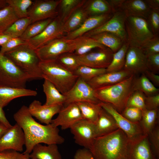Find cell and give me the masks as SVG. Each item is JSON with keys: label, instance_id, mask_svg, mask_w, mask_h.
I'll return each mask as SVG.
<instances>
[{"label": "cell", "instance_id": "6da1fadb", "mask_svg": "<svg viewBox=\"0 0 159 159\" xmlns=\"http://www.w3.org/2000/svg\"><path fill=\"white\" fill-rule=\"evenodd\" d=\"M13 117L24 133L26 150L23 153L29 158L33 148L37 144H61L64 141L57 127L51 124L44 125L38 122L30 113L28 107L25 105L14 113Z\"/></svg>", "mask_w": 159, "mask_h": 159}, {"label": "cell", "instance_id": "7a4b0ae2", "mask_svg": "<svg viewBox=\"0 0 159 159\" xmlns=\"http://www.w3.org/2000/svg\"><path fill=\"white\" fill-rule=\"evenodd\" d=\"M130 141L120 128L96 138L89 150L94 159H126Z\"/></svg>", "mask_w": 159, "mask_h": 159}, {"label": "cell", "instance_id": "3957f363", "mask_svg": "<svg viewBox=\"0 0 159 159\" xmlns=\"http://www.w3.org/2000/svg\"><path fill=\"white\" fill-rule=\"evenodd\" d=\"M135 76L133 74L116 84L94 89L95 97L100 102L110 105L121 114L135 90L134 82Z\"/></svg>", "mask_w": 159, "mask_h": 159}, {"label": "cell", "instance_id": "277c9868", "mask_svg": "<svg viewBox=\"0 0 159 159\" xmlns=\"http://www.w3.org/2000/svg\"><path fill=\"white\" fill-rule=\"evenodd\" d=\"M29 77L30 80L43 79L41 62L36 50L27 43L21 45L4 54Z\"/></svg>", "mask_w": 159, "mask_h": 159}, {"label": "cell", "instance_id": "5b68a950", "mask_svg": "<svg viewBox=\"0 0 159 159\" xmlns=\"http://www.w3.org/2000/svg\"><path fill=\"white\" fill-rule=\"evenodd\" d=\"M39 66L43 79L51 82L64 95L71 89L78 78L57 60L41 61Z\"/></svg>", "mask_w": 159, "mask_h": 159}, {"label": "cell", "instance_id": "8992f818", "mask_svg": "<svg viewBox=\"0 0 159 159\" xmlns=\"http://www.w3.org/2000/svg\"><path fill=\"white\" fill-rule=\"evenodd\" d=\"M126 42L129 46L140 48L154 36L143 18L127 16L125 22Z\"/></svg>", "mask_w": 159, "mask_h": 159}, {"label": "cell", "instance_id": "52a82bcc", "mask_svg": "<svg viewBox=\"0 0 159 159\" xmlns=\"http://www.w3.org/2000/svg\"><path fill=\"white\" fill-rule=\"evenodd\" d=\"M29 76L7 57L0 53V85L26 88Z\"/></svg>", "mask_w": 159, "mask_h": 159}, {"label": "cell", "instance_id": "ba28073f", "mask_svg": "<svg viewBox=\"0 0 159 159\" xmlns=\"http://www.w3.org/2000/svg\"><path fill=\"white\" fill-rule=\"evenodd\" d=\"M75 48L73 39L66 38L64 36L56 39L36 50L41 61L57 60L62 54L73 53Z\"/></svg>", "mask_w": 159, "mask_h": 159}, {"label": "cell", "instance_id": "9c48e42d", "mask_svg": "<svg viewBox=\"0 0 159 159\" xmlns=\"http://www.w3.org/2000/svg\"><path fill=\"white\" fill-rule=\"evenodd\" d=\"M64 95V106L73 103L88 102L96 104L101 102L95 97L94 89L87 82L78 78L72 87Z\"/></svg>", "mask_w": 159, "mask_h": 159}, {"label": "cell", "instance_id": "30bf717a", "mask_svg": "<svg viewBox=\"0 0 159 159\" xmlns=\"http://www.w3.org/2000/svg\"><path fill=\"white\" fill-rule=\"evenodd\" d=\"M63 23L58 16L53 19L40 34L27 41L29 46L36 50L51 41L65 35Z\"/></svg>", "mask_w": 159, "mask_h": 159}, {"label": "cell", "instance_id": "8fae6325", "mask_svg": "<svg viewBox=\"0 0 159 159\" xmlns=\"http://www.w3.org/2000/svg\"><path fill=\"white\" fill-rule=\"evenodd\" d=\"M59 2L60 0H37L33 1L28 11V17L32 23L57 17Z\"/></svg>", "mask_w": 159, "mask_h": 159}, {"label": "cell", "instance_id": "7c38bea8", "mask_svg": "<svg viewBox=\"0 0 159 159\" xmlns=\"http://www.w3.org/2000/svg\"><path fill=\"white\" fill-rule=\"evenodd\" d=\"M100 104L113 117L119 128L124 132L130 141L135 140L145 135L140 123H133L128 120L109 104L101 102Z\"/></svg>", "mask_w": 159, "mask_h": 159}, {"label": "cell", "instance_id": "4fadbf2b", "mask_svg": "<svg viewBox=\"0 0 159 159\" xmlns=\"http://www.w3.org/2000/svg\"><path fill=\"white\" fill-rule=\"evenodd\" d=\"M70 129L75 143L90 150L96 138L95 124L82 119L74 124Z\"/></svg>", "mask_w": 159, "mask_h": 159}, {"label": "cell", "instance_id": "5bb4252c", "mask_svg": "<svg viewBox=\"0 0 159 159\" xmlns=\"http://www.w3.org/2000/svg\"><path fill=\"white\" fill-rule=\"evenodd\" d=\"M127 17L123 11H118L114 13L112 17L103 24L83 35L90 37L101 32H109L118 36L126 42L125 22Z\"/></svg>", "mask_w": 159, "mask_h": 159}, {"label": "cell", "instance_id": "9a60e30c", "mask_svg": "<svg viewBox=\"0 0 159 159\" xmlns=\"http://www.w3.org/2000/svg\"><path fill=\"white\" fill-rule=\"evenodd\" d=\"M113 52L107 47L96 52L77 56L80 65L97 69H106L112 61Z\"/></svg>", "mask_w": 159, "mask_h": 159}, {"label": "cell", "instance_id": "2e32d148", "mask_svg": "<svg viewBox=\"0 0 159 159\" xmlns=\"http://www.w3.org/2000/svg\"><path fill=\"white\" fill-rule=\"evenodd\" d=\"M25 139L23 131L16 123L9 128L0 138V152L13 150L19 152L23 150Z\"/></svg>", "mask_w": 159, "mask_h": 159}, {"label": "cell", "instance_id": "e0dca14e", "mask_svg": "<svg viewBox=\"0 0 159 159\" xmlns=\"http://www.w3.org/2000/svg\"><path fill=\"white\" fill-rule=\"evenodd\" d=\"M80 110L76 103L64 106L57 117L52 120L51 124L54 127L60 126L62 130L69 128L75 123L82 119Z\"/></svg>", "mask_w": 159, "mask_h": 159}, {"label": "cell", "instance_id": "ac0fdd59", "mask_svg": "<svg viewBox=\"0 0 159 159\" xmlns=\"http://www.w3.org/2000/svg\"><path fill=\"white\" fill-rule=\"evenodd\" d=\"M123 69L135 75L144 73L148 70L146 56L140 48L129 46L126 52Z\"/></svg>", "mask_w": 159, "mask_h": 159}, {"label": "cell", "instance_id": "d6986e66", "mask_svg": "<svg viewBox=\"0 0 159 159\" xmlns=\"http://www.w3.org/2000/svg\"><path fill=\"white\" fill-rule=\"evenodd\" d=\"M64 106L63 105H42L39 100H34L30 104L28 109L32 117L41 123L48 125L51 123L53 116L58 113Z\"/></svg>", "mask_w": 159, "mask_h": 159}, {"label": "cell", "instance_id": "ffe728a7", "mask_svg": "<svg viewBox=\"0 0 159 159\" xmlns=\"http://www.w3.org/2000/svg\"><path fill=\"white\" fill-rule=\"evenodd\" d=\"M126 159H156L151 150L148 135L130 141Z\"/></svg>", "mask_w": 159, "mask_h": 159}, {"label": "cell", "instance_id": "44dd1931", "mask_svg": "<svg viewBox=\"0 0 159 159\" xmlns=\"http://www.w3.org/2000/svg\"><path fill=\"white\" fill-rule=\"evenodd\" d=\"M134 74L122 69L115 72H106L91 80L87 83L94 89L113 85L120 82Z\"/></svg>", "mask_w": 159, "mask_h": 159}, {"label": "cell", "instance_id": "7402d4cb", "mask_svg": "<svg viewBox=\"0 0 159 159\" xmlns=\"http://www.w3.org/2000/svg\"><path fill=\"white\" fill-rule=\"evenodd\" d=\"M113 14L111 13L89 16L78 28L64 36L69 39L82 36L103 24L110 19Z\"/></svg>", "mask_w": 159, "mask_h": 159}, {"label": "cell", "instance_id": "603a6c76", "mask_svg": "<svg viewBox=\"0 0 159 159\" xmlns=\"http://www.w3.org/2000/svg\"><path fill=\"white\" fill-rule=\"evenodd\" d=\"M36 91L27 89L0 85V106L3 108L14 99L23 97L35 96Z\"/></svg>", "mask_w": 159, "mask_h": 159}, {"label": "cell", "instance_id": "cb8c5ba5", "mask_svg": "<svg viewBox=\"0 0 159 159\" xmlns=\"http://www.w3.org/2000/svg\"><path fill=\"white\" fill-rule=\"evenodd\" d=\"M94 124L96 138L107 135L119 128L113 117L102 108Z\"/></svg>", "mask_w": 159, "mask_h": 159}, {"label": "cell", "instance_id": "d4e9b609", "mask_svg": "<svg viewBox=\"0 0 159 159\" xmlns=\"http://www.w3.org/2000/svg\"><path fill=\"white\" fill-rule=\"evenodd\" d=\"M150 9L144 0H125L120 10L123 11L127 16L146 19Z\"/></svg>", "mask_w": 159, "mask_h": 159}, {"label": "cell", "instance_id": "484cf974", "mask_svg": "<svg viewBox=\"0 0 159 159\" xmlns=\"http://www.w3.org/2000/svg\"><path fill=\"white\" fill-rule=\"evenodd\" d=\"M29 158L35 159H62L57 145L53 144L36 145L29 155Z\"/></svg>", "mask_w": 159, "mask_h": 159}, {"label": "cell", "instance_id": "4316f807", "mask_svg": "<svg viewBox=\"0 0 159 159\" xmlns=\"http://www.w3.org/2000/svg\"><path fill=\"white\" fill-rule=\"evenodd\" d=\"M90 37L110 49L113 53L118 50L126 42L118 36L109 32H101Z\"/></svg>", "mask_w": 159, "mask_h": 159}, {"label": "cell", "instance_id": "83f0119b", "mask_svg": "<svg viewBox=\"0 0 159 159\" xmlns=\"http://www.w3.org/2000/svg\"><path fill=\"white\" fill-rule=\"evenodd\" d=\"M43 87L46 97L45 105H64L66 99L65 95L61 93L52 83L44 79Z\"/></svg>", "mask_w": 159, "mask_h": 159}, {"label": "cell", "instance_id": "f1b7e54d", "mask_svg": "<svg viewBox=\"0 0 159 159\" xmlns=\"http://www.w3.org/2000/svg\"><path fill=\"white\" fill-rule=\"evenodd\" d=\"M75 48L74 52L77 56H80L90 52L95 48L106 47L90 37L83 35L73 39Z\"/></svg>", "mask_w": 159, "mask_h": 159}, {"label": "cell", "instance_id": "f546056e", "mask_svg": "<svg viewBox=\"0 0 159 159\" xmlns=\"http://www.w3.org/2000/svg\"><path fill=\"white\" fill-rule=\"evenodd\" d=\"M83 6L75 10L63 23L65 35L78 28L89 17Z\"/></svg>", "mask_w": 159, "mask_h": 159}, {"label": "cell", "instance_id": "4dcf8cb0", "mask_svg": "<svg viewBox=\"0 0 159 159\" xmlns=\"http://www.w3.org/2000/svg\"><path fill=\"white\" fill-rule=\"evenodd\" d=\"M83 7L88 16L113 13L107 0H86Z\"/></svg>", "mask_w": 159, "mask_h": 159}, {"label": "cell", "instance_id": "1f68e13d", "mask_svg": "<svg viewBox=\"0 0 159 159\" xmlns=\"http://www.w3.org/2000/svg\"><path fill=\"white\" fill-rule=\"evenodd\" d=\"M80 110L82 119L95 124L102 108L100 104L88 102L76 103Z\"/></svg>", "mask_w": 159, "mask_h": 159}, {"label": "cell", "instance_id": "d6a6232c", "mask_svg": "<svg viewBox=\"0 0 159 159\" xmlns=\"http://www.w3.org/2000/svg\"><path fill=\"white\" fill-rule=\"evenodd\" d=\"M86 0H60L58 15L63 23L77 9L82 6Z\"/></svg>", "mask_w": 159, "mask_h": 159}, {"label": "cell", "instance_id": "836d02e7", "mask_svg": "<svg viewBox=\"0 0 159 159\" xmlns=\"http://www.w3.org/2000/svg\"><path fill=\"white\" fill-rule=\"evenodd\" d=\"M159 109H145L142 110V116L140 123L143 133L148 135L158 124Z\"/></svg>", "mask_w": 159, "mask_h": 159}, {"label": "cell", "instance_id": "e575fe53", "mask_svg": "<svg viewBox=\"0 0 159 159\" xmlns=\"http://www.w3.org/2000/svg\"><path fill=\"white\" fill-rule=\"evenodd\" d=\"M135 90L139 91L146 96H152L159 94V89L150 81L144 73L140 76L135 77L134 82Z\"/></svg>", "mask_w": 159, "mask_h": 159}, {"label": "cell", "instance_id": "d590c367", "mask_svg": "<svg viewBox=\"0 0 159 159\" xmlns=\"http://www.w3.org/2000/svg\"><path fill=\"white\" fill-rule=\"evenodd\" d=\"M129 46L128 44L125 42L120 48L114 53L112 61L106 69V72H117L123 69L126 52Z\"/></svg>", "mask_w": 159, "mask_h": 159}, {"label": "cell", "instance_id": "8d00e7d4", "mask_svg": "<svg viewBox=\"0 0 159 159\" xmlns=\"http://www.w3.org/2000/svg\"><path fill=\"white\" fill-rule=\"evenodd\" d=\"M53 19H49L31 23L20 37L23 40L27 42L41 33Z\"/></svg>", "mask_w": 159, "mask_h": 159}, {"label": "cell", "instance_id": "74e56055", "mask_svg": "<svg viewBox=\"0 0 159 159\" xmlns=\"http://www.w3.org/2000/svg\"><path fill=\"white\" fill-rule=\"evenodd\" d=\"M31 23V21L29 17L19 19L3 33L7 34L12 38L20 37Z\"/></svg>", "mask_w": 159, "mask_h": 159}, {"label": "cell", "instance_id": "f35d334b", "mask_svg": "<svg viewBox=\"0 0 159 159\" xmlns=\"http://www.w3.org/2000/svg\"><path fill=\"white\" fill-rule=\"evenodd\" d=\"M18 19L9 5L0 9V34L3 33Z\"/></svg>", "mask_w": 159, "mask_h": 159}, {"label": "cell", "instance_id": "ab89813d", "mask_svg": "<svg viewBox=\"0 0 159 159\" xmlns=\"http://www.w3.org/2000/svg\"><path fill=\"white\" fill-rule=\"evenodd\" d=\"M19 19L28 17V10L33 1L31 0H6Z\"/></svg>", "mask_w": 159, "mask_h": 159}, {"label": "cell", "instance_id": "60d3db41", "mask_svg": "<svg viewBox=\"0 0 159 159\" xmlns=\"http://www.w3.org/2000/svg\"><path fill=\"white\" fill-rule=\"evenodd\" d=\"M106 72V69H97L80 65L76 69L73 73L78 78L87 82L96 77Z\"/></svg>", "mask_w": 159, "mask_h": 159}, {"label": "cell", "instance_id": "b9f144b4", "mask_svg": "<svg viewBox=\"0 0 159 159\" xmlns=\"http://www.w3.org/2000/svg\"><path fill=\"white\" fill-rule=\"evenodd\" d=\"M57 60L64 67L73 73L80 65L77 55L74 53L63 54L59 56Z\"/></svg>", "mask_w": 159, "mask_h": 159}, {"label": "cell", "instance_id": "7bdbcfd3", "mask_svg": "<svg viewBox=\"0 0 159 159\" xmlns=\"http://www.w3.org/2000/svg\"><path fill=\"white\" fill-rule=\"evenodd\" d=\"M145 97L141 92L138 90H135L128 99L126 107H135L142 110L146 109L145 105Z\"/></svg>", "mask_w": 159, "mask_h": 159}, {"label": "cell", "instance_id": "ee69618b", "mask_svg": "<svg viewBox=\"0 0 159 159\" xmlns=\"http://www.w3.org/2000/svg\"><path fill=\"white\" fill-rule=\"evenodd\" d=\"M152 152L156 159L159 158V127L158 124L148 135Z\"/></svg>", "mask_w": 159, "mask_h": 159}, {"label": "cell", "instance_id": "f6af8a7d", "mask_svg": "<svg viewBox=\"0 0 159 159\" xmlns=\"http://www.w3.org/2000/svg\"><path fill=\"white\" fill-rule=\"evenodd\" d=\"M121 114L129 121L133 123H138L142 118V110L135 107H126Z\"/></svg>", "mask_w": 159, "mask_h": 159}, {"label": "cell", "instance_id": "bcb514c9", "mask_svg": "<svg viewBox=\"0 0 159 159\" xmlns=\"http://www.w3.org/2000/svg\"><path fill=\"white\" fill-rule=\"evenodd\" d=\"M146 20L154 35H159V10L151 9Z\"/></svg>", "mask_w": 159, "mask_h": 159}, {"label": "cell", "instance_id": "7dc6e473", "mask_svg": "<svg viewBox=\"0 0 159 159\" xmlns=\"http://www.w3.org/2000/svg\"><path fill=\"white\" fill-rule=\"evenodd\" d=\"M140 48L146 56L159 53V35H154Z\"/></svg>", "mask_w": 159, "mask_h": 159}, {"label": "cell", "instance_id": "c3c4849f", "mask_svg": "<svg viewBox=\"0 0 159 159\" xmlns=\"http://www.w3.org/2000/svg\"><path fill=\"white\" fill-rule=\"evenodd\" d=\"M27 43V42L23 40L20 37L12 38L6 43L1 47L0 53L4 54L21 45Z\"/></svg>", "mask_w": 159, "mask_h": 159}, {"label": "cell", "instance_id": "681fc988", "mask_svg": "<svg viewBox=\"0 0 159 159\" xmlns=\"http://www.w3.org/2000/svg\"><path fill=\"white\" fill-rule=\"evenodd\" d=\"M148 70L157 74L159 73V53L146 56Z\"/></svg>", "mask_w": 159, "mask_h": 159}, {"label": "cell", "instance_id": "f907efd6", "mask_svg": "<svg viewBox=\"0 0 159 159\" xmlns=\"http://www.w3.org/2000/svg\"><path fill=\"white\" fill-rule=\"evenodd\" d=\"M29 158L23 153L14 150H7L0 152V159H24Z\"/></svg>", "mask_w": 159, "mask_h": 159}, {"label": "cell", "instance_id": "816d5d0a", "mask_svg": "<svg viewBox=\"0 0 159 159\" xmlns=\"http://www.w3.org/2000/svg\"><path fill=\"white\" fill-rule=\"evenodd\" d=\"M145 108L148 110H155L159 109V94L146 96L145 100Z\"/></svg>", "mask_w": 159, "mask_h": 159}, {"label": "cell", "instance_id": "f5cc1de1", "mask_svg": "<svg viewBox=\"0 0 159 159\" xmlns=\"http://www.w3.org/2000/svg\"><path fill=\"white\" fill-rule=\"evenodd\" d=\"M73 159H94L90 150L83 148L77 150L74 155Z\"/></svg>", "mask_w": 159, "mask_h": 159}, {"label": "cell", "instance_id": "db71d44e", "mask_svg": "<svg viewBox=\"0 0 159 159\" xmlns=\"http://www.w3.org/2000/svg\"><path fill=\"white\" fill-rule=\"evenodd\" d=\"M144 74L155 86L156 87L159 86V76L158 74L148 70Z\"/></svg>", "mask_w": 159, "mask_h": 159}, {"label": "cell", "instance_id": "11a10c76", "mask_svg": "<svg viewBox=\"0 0 159 159\" xmlns=\"http://www.w3.org/2000/svg\"><path fill=\"white\" fill-rule=\"evenodd\" d=\"M125 0H107L113 14L120 10L121 6Z\"/></svg>", "mask_w": 159, "mask_h": 159}, {"label": "cell", "instance_id": "9f6ffc18", "mask_svg": "<svg viewBox=\"0 0 159 159\" xmlns=\"http://www.w3.org/2000/svg\"><path fill=\"white\" fill-rule=\"evenodd\" d=\"M0 122L4 124L9 128H10L12 125L9 123L6 118L3 109V108L0 106Z\"/></svg>", "mask_w": 159, "mask_h": 159}, {"label": "cell", "instance_id": "6f0895ef", "mask_svg": "<svg viewBox=\"0 0 159 159\" xmlns=\"http://www.w3.org/2000/svg\"><path fill=\"white\" fill-rule=\"evenodd\" d=\"M151 9L159 10V0H144Z\"/></svg>", "mask_w": 159, "mask_h": 159}, {"label": "cell", "instance_id": "680465c9", "mask_svg": "<svg viewBox=\"0 0 159 159\" xmlns=\"http://www.w3.org/2000/svg\"><path fill=\"white\" fill-rule=\"evenodd\" d=\"M11 38L7 34L4 33L0 34V46H3Z\"/></svg>", "mask_w": 159, "mask_h": 159}, {"label": "cell", "instance_id": "91938a15", "mask_svg": "<svg viewBox=\"0 0 159 159\" xmlns=\"http://www.w3.org/2000/svg\"><path fill=\"white\" fill-rule=\"evenodd\" d=\"M4 124L0 122V138L9 129Z\"/></svg>", "mask_w": 159, "mask_h": 159}, {"label": "cell", "instance_id": "94428289", "mask_svg": "<svg viewBox=\"0 0 159 159\" xmlns=\"http://www.w3.org/2000/svg\"><path fill=\"white\" fill-rule=\"evenodd\" d=\"M8 5L6 0H0V9Z\"/></svg>", "mask_w": 159, "mask_h": 159}, {"label": "cell", "instance_id": "6125c7cd", "mask_svg": "<svg viewBox=\"0 0 159 159\" xmlns=\"http://www.w3.org/2000/svg\"><path fill=\"white\" fill-rule=\"evenodd\" d=\"M24 159H35L30 158H24Z\"/></svg>", "mask_w": 159, "mask_h": 159}]
</instances>
